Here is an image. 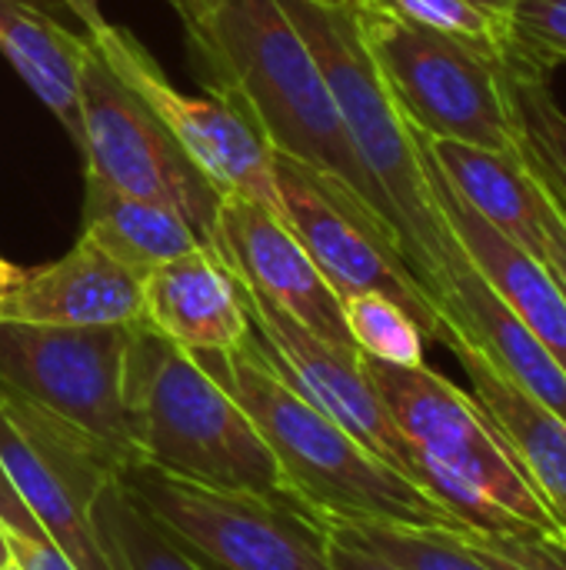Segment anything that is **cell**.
Here are the masks:
<instances>
[{
	"instance_id": "1",
	"label": "cell",
	"mask_w": 566,
	"mask_h": 570,
	"mask_svg": "<svg viewBox=\"0 0 566 570\" xmlns=\"http://www.w3.org/2000/svg\"><path fill=\"white\" fill-rule=\"evenodd\" d=\"M197 63L207 94L224 97L270 154L337 184L397 234L390 204L354 154L320 63L277 0H224Z\"/></svg>"
},
{
	"instance_id": "2",
	"label": "cell",
	"mask_w": 566,
	"mask_h": 570,
	"mask_svg": "<svg viewBox=\"0 0 566 570\" xmlns=\"http://www.w3.org/2000/svg\"><path fill=\"white\" fill-rule=\"evenodd\" d=\"M193 357L254 421L310 514L407 528H460L410 478L394 471L334 417L297 394L267 361L254 331L234 351Z\"/></svg>"
},
{
	"instance_id": "3",
	"label": "cell",
	"mask_w": 566,
	"mask_h": 570,
	"mask_svg": "<svg viewBox=\"0 0 566 570\" xmlns=\"http://www.w3.org/2000/svg\"><path fill=\"white\" fill-rule=\"evenodd\" d=\"M127 414L140 458L160 471L307 511L244 407L143 321L130 327Z\"/></svg>"
},
{
	"instance_id": "4",
	"label": "cell",
	"mask_w": 566,
	"mask_h": 570,
	"mask_svg": "<svg viewBox=\"0 0 566 570\" xmlns=\"http://www.w3.org/2000/svg\"><path fill=\"white\" fill-rule=\"evenodd\" d=\"M277 3L320 63L354 154L390 204L400 254L420 291L430 294L444 281V264L457 250V237L437 207L420 134L407 124L370 60L354 7H320L314 0Z\"/></svg>"
},
{
	"instance_id": "5",
	"label": "cell",
	"mask_w": 566,
	"mask_h": 570,
	"mask_svg": "<svg viewBox=\"0 0 566 570\" xmlns=\"http://www.w3.org/2000/svg\"><path fill=\"white\" fill-rule=\"evenodd\" d=\"M354 17L370 60L417 134L520 154L507 63L367 3H354Z\"/></svg>"
},
{
	"instance_id": "6",
	"label": "cell",
	"mask_w": 566,
	"mask_h": 570,
	"mask_svg": "<svg viewBox=\"0 0 566 570\" xmlns=\"http://www.w3.org/2000/svg\"><path fill=\"white\" fill-rule=\"evenodd\" d=\"M120 488L200 570H330L320 518L230 488L130 464Z\"/></svg>"
},
{
	"instance_id": "7",
	"label": "cell",
	"mask_w": 566,
	"mask_h": 570,
	"mask_svg": "<svg viewBox=\"0 0 566 570\" xmlns=\"http://www.w3.org/2000/svg\"><path fill=\"white\" fill-rule=\"evenodd\" d=\"M130 327L0 321V381L100 448L113 461L117 478L143 461L127 414Z\"/></svg>"
},
{
	"instance_id": "8",
	"label": "cell",
	"mask_w": 566,
	"mask_h": 570,
	"mask_svg": "<svg viewBox=\"0 0 566 570\" xmlns=\"http://www.w3.org/2000/svg\"><path fill=\"white\" fill-rule=\"evenodd\" d=\"M80 134L90 177L127 197L170 207L210 244L220 190L160 117L103 63L93 43L80 67Z\"/></svg>"
},
{
	"instance_id": "9",
	"label": "cell",
	"mask_w": 566,
	"mask_h": 570,
	"mask_svg": "<svg viewBox=\"0 0 566 570\" xmlns=\"http://www.w3.org/2000/svg\"><path fill=\"white\" fill-rule=\"evenodd\" d=\"M360 364L397 431L417 454L464 478L517 524L560 538L550 511L470 394L427 364L397 367L364 354Z\"/></svg>"
},
{
	"instance_id": "10",
	"label": "cell",
	"mask_w": 566,
	"mask_h": 570,
	"mask_svg": "<svg viewBox=\"0 0 566 570\" xmlns=\"http://www.w3.org/2000/svg\"><path fill=\"white\" fill-rule=\"evenodd\" d=\"M284 224L304 244L324 281L344 301L350 294H384L400 304L427 341L440 344V317L414 281L397 234L357 197L324 180L310 167L270 154Z\"/></svg>"
},
{
	"instance_id": "11",
	"label": "cell",
	"mask_w": 566,
	"mask_h": 570,
	"mask_svg": "<svg viewBox=\"0 0 566 570\" xmlns=\"http://www.w3.org/2000/svg\"><path fill=\"white\" fill-rule=\"evenodd\" d=\"M80 20L87 27V40L103 57V63L160 117V124L220 190V197L254 200L284 220L270 150L224 97H187L183 90H177L147 53V47L123 27L107 23L97 7L83 10Z\"/></svg>"
},
{
	"instance_id": "12",
	"label": "cell",
	"mask_w": 566,
	"mask_h": 570,
	"mask_svg": "<svg viewBox=\"0 0 566 570\" xmlns=\"http://www.w3.org/2000/svg\"><path fill=\"white\" fill-rule=\"evenodd\" d=\"M0 468L77 570H110L90 504L113 461L0 381Z\"/></svg>"
},
{
	"instance_id": "13",
	"label": "cell",
	"mask_w": 566,
	"mask_h": 570,
	"mask_svg": "<svg viewBox=\"0 0 566 570\" xmlns=\"http://www.w3.org/2000/svg\"><path fill=\"white\" fill-rule=\"evenodd\" d=\"M237 291L257 344L264 347L267 361L284 374V381L327 417H334L367 451H374L380 461H387L394 471L414 481V448L397 431L394 417L387 414L384 401L367 381L360 351L337 347L317 337L314 331L297 324L290 314H284L240 281Z\"/></svg>"
},
{
	"instance_id": "14",
	"label": "cell",
	"mask_w": 566,
	"mask_h": 570,
	"mask_svg": "<svg viewBox=\"0 0 566 570\" xmlns=\"http://www.w3.org/2000/svg\"><path fill=\"white\" fill-rule=\"evenodd\" d=\"M210 247L240 284L267 297L297 324L337 347L357 351L344 324L340 297L324 281L290 227L267 207L244 197H224L217 207Z\"/></svg>"
},
{
	"instance_id": "15",
	"label": "cell",
	"mask_w": 566,
	"mask_h": 570,
	"mask_svg": "<svg viewBox=\"0 0 566 570\" xmlns=\"http://www.w3.org/2000/svg\"><path fill=\"white\" fill-rule=\"evenodd\" d=\"M427 301L440 317L444 347H474L514 387L566 421V371L530 334V327L497 297V291L480 277L460 244L447 257L444 281L427 294Z\"/></svg>"
},
{
	"instance_id": "16",
	"label": "cell",
	"mask_w": 566,
	"mask_h": 570,
	"mask_svg": "<svg viewBox=\"0 0 566 570\" xmlns=\"http://www.w3.org/2000/svg\"><path fill=\"white\" fill-rule=\"evenodd\" d=\"M0 321L50 327H113L143 321V277L80 237L60 261L23 271Z\"/></svg>"
},
{
	"instance_id": "17",
	"label": "cell",
	"mask_w": 566,
	"mask_h": 570,
	"mask_svg": "<svg viewBox=\"0 0 566 570\" xmlns=\"http://www.w3.org/2000/svg\"><path fill=\"white\" fill-rule=\"evenodd\" d=\"M424 144V140H420ZM427 154V147H424ZM427 177L437 197V207L457 237L460 250L480 271V277L497 291V297L530 327V334L554 354V361L566 371V297L560 294L554 274L540 257L514 244L494 224H487L437 170L427 154Z\"/></svg>"
},
{
	"instance_id": "18",
	"label": "cell",
	"mask_w": 566,
	"mask_h": 570,
	"mask_svg": "<svg viewBox=\"0 0 566 570\" xmlns=\"http://www.w3.org/2000/svg\"><path fill=\"white\" fill-rule=\"evenodd\" d=\"M143 324L193 354L234 351L250 334L237 281L210 244L143 277Z\"/></svg>"
},
{
	"instance_id": "19",
	"label": "cell",
	"mask_w": 566,
	"mask_h": 570,
	"mask_svg": "<svg viewBox=\"0 0 566 570\" xmlns=\"http://www.w3.org/2000/svg\"><path fill=\"white\" fill-rule=\"evenodd\" d=\"M470 387L474 401L494 424L497 438L550 511L560 538L566 541V421L550 414L544 404H537L530 394L514 387L500 371H494L474 347L467 344H450L447 347Z\"/></svg>"
},
{
	"instance_id": "20",
	"label": "cell",
	"mask_w": 566,
	"mask_h": 570,
	"mask_svg": "<svg viewBox=\"0 0 566 570\" xmlns=\"http://www.w3.org/2000/svg\"><path fill=\"white\" fill-rule=\"evenodd\" d=\"M424 147L447 184L500 234L540 257L544 244V194L520 154L484 150L457 140L424 137Z\"/></svg>"
},
{
	"instance_id": "21",
	"label": "cell",
	"mask_w": 566,
	"mask_h": 570,
	"mask_svg": "<svg viewBox=\"0 0 566 570\" xmlns=\"http://www.w3.org/2000/svg\"><path fill=\"white\" fill-rule=\"evenodd\" d=\"M87 33H73L30 0H0V53L80 147V67Z\"/></svg>"
},
{
	"instance_id": "22",
	"label": "cell",
	"mask_w": 566,
	"mask_h": 570,
	"mask_svg": "<svg viewBox=\"0 0 566 570\" xmlns=\"http://www.w3.org/2000/svg\"><path fill=\"white\" fill-rule=\"evenodd\" d=\"M80 237L93 240L140 277L173 257L207 247V240L170 207L127 197L90 174L83 190Z\"/></svg>"
},
{
	"instance_id": "23",
	"label": "cell",
	"mask_w": 566,
	"mask_h": 570,
	"mask_svg": "<svg viewBox=\"0 0 566 570\" xmlns=\"http://www.w3.org/2000/svg\"><path fill=\"white\" fill-rule=\"evenodd\" d=\"M90 521L110 570H200L133 504L117 478L97 491Z\"/></svg>"
},
{
	"instance_id": "24",
	"label": "cell",
	"mask_w": 566,
	"mask_h": 570,
	"mask_svg": "<svg viewBox=\"0 0 566 570\" xmlns=\"http://www.w3.org/2000/svg\"><path fill=\"white\" fill-rule=\"evenodd\" d=\"M507 97L520 130L524 160L566 210V110L557 104L550 80L540 73L507 70Z\"/></svg>"
},
{
	"instance_id": "25",
	"label": "cell",
	"mask_w": 566,
	"mask_h": 570,
	"mask_svg": "<svg viewBox=\"0 0 566 570\" xmlns=\"http://www.w3.org/2000/svg\"><path fill=\"white\" fill-rule=\"evenodd\" d=\"M360 3L390 13L404 23L460 40L500 63L510 60V20L494 17L470 0H360Z\"/></svg>"
},
{
	"instance_id": "26",
	"label": "cell",
	"mask_w": 566,
	"mask_h": 570,
	"mask_svg": "<svg viewBox=\"0 0 566 570\" xmlns=\"http://www.w3.org/2000/svg\"><path fill=\"white\" fill-rule=\"evenodd\" d=\"M344 324L350 331L354 347L364 357L397 364V367H417L424 361V331L414 324V317L394 304L384 294H350L340 301Z\"/></svg>"
},
{
	"instance_id": "27",
	"label": "cell",
	"mask_w": 566,
	"mask_h": 570,
	"mask_svg": "<svg viewBox=\"0 0 566 570\" xmlns=\"http://www.w3.org/2000/svg\"><path fill=\"white\" fill-rule=\"evenodd\" d=\"M340 521V518H337ZM364 544L404 570H490L474 558L450 528H407L377 521H344Z\"/></svg>"
},
{
	"instance_id": "28",
	"label": "cell",
	"mask_w": 566,
	"mask_h": 570,
	"mask_svg": "<svg viewBox=\"0 0 566 570\" xmlns=\"http://www.w3.org/2000/svg\"><path fill=\"white\" fill-rule=\"evenodd\" d=\"M557 63H566V0H517L507 70L550 77Z\"/></svg>"
},
{
	"instance_id": "29",
	"label": "cell",
	"mask_w": 566,
	"mask_h": 570,
	"mask_svg": "<svg viewBox=\"0 0 566 570\" xmlns=\"http://www.w3.org/2000/svg\"><path fill=\"white\" fill-rule=\"evenodd\" d=\"M454 538L490 570H566V541L544 531H474L450 528Z\"/></svg>"
},
{
	"instance_id": "30",
	"label": "cell",
	"mask_w": 566,
	"mask_h": 570,
	"mask_svg": "<svg viewBox=\"0 0 566 570\" xmlns=\"http://www.w3.org/2000/svg\"><path fill=\"white\" fill-rule=\"evenodd\" d=\"M0 534L20 570H77L0 468Z\"/></svg>"
},
{
	"instance_id": "31",
	"label": "cell",
	"mask_w": 566,
	"mask_h": 570,
	"mask_svg": "<svg viewBox=\"0 0 566 570\" xmlns=\"http://www.w3.org/2000/svg\"><path fill=\"white\" fill-rule=\"evenodd\" d=\"M324 538H327V561L330 570H404L384 554H377L370 544H364L344 521L337 518H320Z\"/></svg>"
},
{
	"instance_id": "32",
	"label": "cell",
	"mask_w": 566,
	"mask_h": 570,
	"mask_svg": "<svg viewBox=\"0 0 566 570\" xmlns=\"http://www.w3.org/2000/svg\"><path fill=\"white\" fill-rule=\"evenodd\" d=\"M537 184H540V194H544V244H540V261L554 274L560 294L566 297V210L564 204L554 197V190L540 177H537Z\"/></svg>"
},
{
	"instance_id": "33",
	"label": "cell",
	"mask_w": 566,
	"mask_h": 570,
	"mask_svg": "<svg viewBox=\"0 0 566 570\" xmlns=\"http://www.w3.org/2000/svg\"><path fill=\"white\" fill-rule=\"evenodd\" d=\"M177 17L183 20L187 27V37H190V47H193V57L210 43V33H214V20L220 13V3L224 0H167Z\"/></svg>"
},
{
	"instance_id": "34",
	"label": "cell",
	"mask_w": 566,
	"mask_h": 570,
	"mask_svg": "<svg viewBox=\"0 0 566 570\" xmlns=\"http://www.w3.org/2000/svg\"><path fill=\"white\" fill-rule=\"evenodd\" d=\"M23 277V271L17 267V264H10L7 257H0V304H3V297L13 291V284Z\"/></svg>"
},
{
	"instance_id": "35",
	"label": "cell",
	"mask_w": 566,
	"mask_h": 570,
	"mask_svg": "<svg viewBox=\"0 0 566 570\" xmlns=\"http://www.w3.org/2000/svg\"><path fill=\"white\" fill-rule=\"evenodd\" d=\"M470 3L484 7V10H487V13H494V17L510 20V10H514V3H517V0H470Z\"/></svg>"
},
{
	"instance_id": "36",
	"label": "cell",
	"mask_w": 566,
	"mask_h": 570,
	"mask_svg": "<svg viewBox=\"0 0 566 570\" xmlns=\"http://www.w3.org/2000/svg\"><path fill=\"white\" fill-rule=\"evenodd\" d=\"M314 3H320V7H354L360 0H314Z\"/></svg>"
},
{
	"instance_id": "37",
	"label": "cell",
	"mask_w": 566,
	"mask_h": 570,
	"mask_svg": "<svg viewBox=\"0 0 566 570\" xmlns=\"http://www.w3.org/2000/svg\"><path fill=\"white\" fill-rule=\"evenodd\" d=\"M3 564H10V551H7V544H3V534H0V568Z\"/></svg>"
},
{
	"instance_id": "38",
	"label": "cell",
	"mask_w": 566,
	"mask_h": 570,
	"mask_svg": "<svg viewBox=\"0 0 566 570\" xmlns=\"http://www.w3.org/2000/svg\"><path fill=\"white\" fill-rule=\"evenodd\" d=\"M0 570H20V568H17V564L10 561V564H3V568H0Z\"/></svg>"
}]
</instances>
